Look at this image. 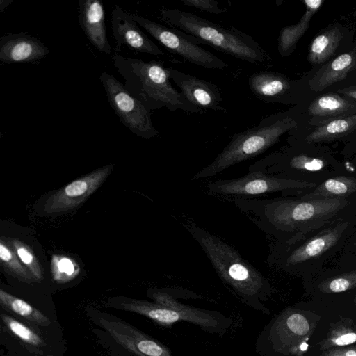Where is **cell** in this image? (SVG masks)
<instances>
[{
	"label": "cell",
	"instance_id": "obj_1",
	"mask_svg": "<svg viewBox=\"0 0 356 356\" xmlns=\"http://www.w3.org/2000/svg\"><path fill=\"white\" fill-rule=\"evenodd\" d=\"M227 201L277 244L291 243L328 222L356 214V196L316 200L282 196Z\"/></svg>",
	"mask_w": 356,
	"mask_h": 356
},
{
	"label": "cell",
	"instance_id": "obj_2",
	"mask_svg": "<svg viewBox=\"0 0 356 356\" xmlns=\"http://www.w3.org/2000/svg\"><path fill=\"white\" fill-rule=\"evenodd\" d=\"M356 226V214L328 222L289 243H272L269 266L309 279L341 250Z\"/></svg>",
	"mask_w": 356,
	"mask_h": 356
},
{
	"label": "cell",
	"instance_id": "obj_3",
	"mask_svg": "<svg viewBox=\"0 0 356 356\" xmlns=\"http://www.w3.org/2000/svg\"><path fill=\"white\" fill-rule=\"evenodd\" d=\"M185 226L221 280L248 304L262 309L261 301L267 300L273 292L262 273L216 234L194 223Z\"/></svg>",
	"mask_w": 356,
	"mask_h": 356
},
{
	"label": "cell",
	"instance_id": "obj_4",
	"mask_svg": "<svg viewBox=\"0 0 356 356\" xmlns=\"http://www.w3.org/2000/svg\"><path fill=\"white\" fill-rule=\"evenodd\" d=\"M248 170L316 185L332 176L350 171L327 147L298 139L256 161Z\"/></svg>",
	"mask_w": 356,
	"mask_h": 356
},
{
	"label": "cell",
	"instance_id": "obj_5",
	"mask_svg": "<svg viewBox=\"0 0 356 356\" xmlns=\"http://www.w3.org/2000/svg\"><path fill=\"white\" fill-rule=\"evenodd\" d=\"M111 58L126 89L150 111L165 107L170 111L200 112L172 86L168 68L161 63L120 54L112 55Z\"/></svg>",
	"mask_w": 356,
	"mask_h": 356
},
{
	"label": "cell",
	"instance_id": "obj_6",
	"mask_svg": "<svg viewBox=\"0 0 356 356\" xmlns=\"http://www.w3.org/2000/svg\"><path fill=\"white\" fill-rule=\"evenodd\" d=\"M161 19L170 27L192 36L199 44L251 63L271 60L267 52L252 37L238 29L225 27L192 13L163 8Z\"/></svg>",
	"mask_w": 356,
	"mask_h": 356
},
{
	"label": "cell",
	"instance_id": "obj_7",
	"mask_svg": "<svg viewBox=\"0 0 356 356\" xmlns=\"http://www.w3.org/2000/svg\"><path fill=\"white\" fill-rule=\"evenodd\" d=\"M298 126L289 112L264 118L258 124L234 134L227 145L206 167L195 173L193 181L207 179L239 163L253 159L275 145L281 136Z\"/></svg>",
	"mask_w": 356,
	"mask_h": 356
},
{
	"label": "cell",
	"instance_id": "obj_8",
	"mask_svg": "<svg viewBox=\"0 0 356 356\" xmlns=\"http://www.w3.org/2000/svg\"><path fill=\"white\" fill-rule=\"evenodd\" d=\"M156 303L130 298H116L110 302L111 307L143 315L163 325L185 321L195 324L204 330L220 332L227 328L232 321L220 312L205 311L179 303L169 294L154 292Z\"/></svg>",
	"mask_w": 356,
	"mask_h": 356
},
{
	"label": "cell",
	"instance_id": "obj_9",
	"mask_svg": "<svg viewBox=\"0 0 356 356\" xmlns=\"http://www.w3.org/2000/svg\"><path fill=\"white\" fill-rule=\"evenodd\" d=\"M316 186L315 184L268 175L260 170H248L246 175L238 178L211 181L206 186V189L209 195L229 200L257 199L275 193H280L283 197L297 196Z\"/></svg>",
	"mask_w": 356,
	"mask_h": 356
},
{
	"label": "cell",
	"instance_id": "obj_10",
	"mask_svg": "<svg viewBox=\"0 0 356 356\" xmlns=\"http://www.w3.org/2000/svg\"><path fill=\"white\" fill-rule=\"evenodd\" d=\"M99 79L110 106L123 125L143 138H151L159 134L153 125L151 111L133 96L123 83L107 72H102Z\"/></svg>",
	"mask_w": 356,
	"mask_h": 356
},
{
	"label": "cell",
	"instance_id": "obj_11",
	"mask_svg": "<svg viewBox=\"0 0 356 356\" xmlns=\"http://www.w3.org/2000/svg\"><path fill=\"white\" fill-rule=\"evenodd\" d=\"M133 19L152 37L170 52L194 65L215 70H224L227 64L211 52L200 47L191 35L170 26H165L137 14Z\"/></svg>",
	"mask_w": 356,
	"mask_h": 356
},
{
	"label": "cell",
	"instance_id": "obj_12",
	"mask_svg": "<svg viewBox=\"0 0 356 356\" xmlns=\"http://www.w3.org/2000/svg\"><path fill=\"white\" fill-rule=\"evenodd\" d=\"M320 319L319 315L311 311L286 309L278 316L272 329L275 348L282 354L303 356Z\"/></svg>",
	"mask_w": 356,
	"mask_h": 356
},
{
	"label": "cell",
	"instance_id": "obj_13",
	"mask_svg": "<svg viewBox=\"0 0 356 356\" xmlns=\"http://www.w3.org/2000/svg\"><path fill=\"white\" fill-rule=\"evenodd\" d=\"M98 322L115 341L137 356H174L165 346L123 321L106 315Z\"/></svg>",
	"mask_w": 356,
	"mask_h": 356
},
{
	"label": "cell",
	"instance_id": "obj_14",
	"mask_svg": "<svg viewBox=\"0 0 356 356\" xmlns=\"http://www.w3.org/2000/svg\"><path fill=\"white\" fill-rule=\"evenodd\" d=\"M112 168L113 165L105 166L60 188L47 200L44 211L51 213L77 207L97 190Z\"/></svg>",
	"mask_w": 356,
	"mask_h": 356
},
{
	"label": "cell",
	"instance_id": "obj_15",
	"mask_svg": "<svg viewBox=\"0 0 356 356\" xmlns=\"http://www.w3.org/2000/svg\"><path fill=\"white\" fill-rule=\"evenodd\" d=\"M111 29L115 41L112 55L119 54L123 45L134 51L156 56L163 54L162 50L144 33L133 19L131 13L118 5L112 10Z\"/></svg>",
	"mask_w": 356,
	"mask_h": 356
},
{
	"label": "cell",
	"instance_id": "obj_16",
	"mask_svg": "<svg viewBox=\"0 0 356 356\" xmlns=\"http://www.w3.org/2000/svg\"><path fill=\"white\" fill-rule=\"evenodd\" d=\"M299 83L282 73L263 71L252 74L248 86L254 96L267 103L295 104Z\"/></svg>",
	"mask_w": 356,
	"mask_h": 356
},
{
	"label": "cell",
	"instance_id": "obj_17",
	"mask_svg": "<svg viewBox=\"0 0 356 356\" xmlns=\"http://www.w3.org/2000/svg\"><path fill=\"white\" fill-rule=\"evenodd\" d=\"M167 68L170 79L179 87L185 98L200 111H226L222 106L221 92L215 84L174 68Z\"/></svg>",
	"mask_w": 356,
	"mask_h": 356
},
{
	"label": "cell",
	"instance_id": "obj_18",
	"mask_svg": "<svg viewBox=\"0 0 356 356\" xmlns=\"http://www.w3.org/2000/svg\"><path fill=\"white\" fill-rule=\"evenodd\" d=\"M49 53L39 39L26 33H9L0 38V61L3 63H35Z\"/></svg>",
	"mask_w": 356,
	"mask_h": 356
},
{
	"label": "cell",
	"instance_id": "obj_19",
	"mask_svg": "<svg viewBox=\"0 0 356 356\" xmlns=\"http://www.w3.org/2000/svg\"><path fill=\"white\" fill-rule=\"evenodd\" d=\"M78 19L91 44L99 52L110 55L113 50L108 40L105 10L100 0H79Z\"/></svg>",
	"mask_w": 356,
	"mask_h": 356
},
{
	"label": "cell",
	"instance_id": "obj_20",
	"mask_svg": "<svg viewBox=\"0 0 356 356\" xmlns=\"http://www.w3.org/2000/svg\"><path fill=\"white\" fill-rule=\"evenodd\" d=\"M307 111L309 122L318 127L333 120L356 114V100L327 92L316 97Z\"/></svg>",
	"mask_w": 356,
	"mask_h": 356
},
{
	"label": "cell",
	"instance_id": "obj_21",
	"mask_svg": "<svg viewBox=\"0 0 356 356\" xmlns=\"http://www.w3.org/2000/svg\"><path fill=\"white\" fill-rule=\"evenodd\" d=\"M318 293L339 294L356 290V268L325 266L305 280Z\"/></svg>",
	"mask_w": 356,
	"mask_h": 356
},
{
	"label": "cell",
	"instance_id": "obj_22",
	"mask_svg": "<svg viewBox=\"0 0 356 356\" xmlns=\"http://www.w3.org/2000/svg\"><path fill=\"white\" fill-rule=\"evenodd\" d=\"M356 62V48L323 64L309 81L312 90L320 92L345 79Z\"/></svg>",
	"mask_w": 356,
	"mask_h": 356
},
{
	"label": "cell",
	"instance_id": "obj_23",
	"mask_svg": "<svg viewBox=\"0 0 356 356\" xmlns=\"http://www.w3.org/2000/svg\"><path fill=\"white\" fill-rule=\"evenodd\" d=\"M356 196V171L332 176L314 188L295 196L301 200L348 198Z\"/></svg>",
	"mask_w": 356,
	"mask_h": 356
},
{
	"label": "cell",
	"instance_id": "obj_24",
	"mask_svg": "<svg viewBox=\"0 0 356 356\" xmlns=\"http://www.w3.org/2000/svg\"><path fill=\"white\" fill-rule=\"evenodd\" d=\"M324 1L305 0L306 10L299 22L294 25L284 27L278 37V52L282 56H288L296 48L297 43L307 30L314 15L318 11Z\"/></svg>",
	"mask_w": 356,
	"mask_h": 356
},
{
	"label": "cell",
	"instance_id": "obj_25",
	"mask_svg": "<svg viewBox=\"0 0 356 356\" xmlns=\"http://www.w3.org/2000/svg\"><path fill=\"white\" fill-rule=\"evenodd\" d=\"M343 29L338 25L324 29L311 42L308 60L312 65H321L327 62L336 53L344 38Z\"/></svg>",
	"mask_w": 356,
	"mask_h": 356
},
{
	"label": "cell",
	"instance_id": "obj_26",
	"mask_svg": "<svg viewBox=\"0 0 356 356\" xmlns=\"http://www.w3.org/2000/svg\"><path fill=\"white\" fill-rule=\"evenodd\" d=\"M356 129V114L333 120L297 138L308 144L321 145L345 138Z\"/></svg>",
	"mask_w": 356,
	"mask_h": 356
},
{
	"label": "cell",
	"instance_id": "obj_27",
	"mask_svg": "<svg viewBox=\"0 0 356 356\" xmlns=\"http://www.w3.org/2000/svg\"><path fill=\"white\" fill-rule=\"evenodd\" d=\"M356 343V323L346 317L332 323L325 337L319 343V350L323 352L330 349L348 346Z\"/></svg>",
	"mask_w": 356,
	"mask_h": 356
},
{
	"label": "cell",
	"instance_id": "obj_28",
	"mask_svg": "<svg viewBox=\"0 0 356 356\" xmlns=\"http://www.w3.org/2000/svg\"><path fill=\"white\" fill-rule=\"evenodd\" d=\"M0 302L8 310L38 325L47 326L51 323L50 320L40 311L3 289H0Z\"/></svg>",
	"mask_w": 356,
	"mask_h": 356
},
{
	"label": "cell",
	"instance_id": "obj_29",
	"mask_svg": "<svg viewBox=\"0 0 356 356\" xmlns=\"http://www.w3.org/2000/svg\"><path fill=\"white\" fill-rule=\"evenodd\" d=\"M327 266L343 268H356V226L341 250Z\"/></svg>",
	"mask_w": 356,
	"mask_h": 356
},
{
	"label": "cell",
	"instance_id": "obj_30",
	"mask_svg": "<svg viewBox=\"0 0 356 356\" xmlns=\"http://www.w3.org/2000/svg\"><path fill=\"white\" fill-rule=\"evenodd\" d=\"M1 319L8 328L24 342L33 346H41V338L29 327L10 316L2 314Z\"/></svg>",
	"mask_w": 356,
	"mask_h": 356
},
{
	"label": "cell",
	"instance_id": "obj_31",
	"mask_svg": "<svg viewBox=\"0 0 356 356\" xmlns=\"http://www.w3.org/2000/svg\"><path fill=\"white\" fill-rule=\"evenodd\" d=\"M13 245L21 261L26 266L33 275L37 279H41L42 271L35 257L29 248L18 240L13 241Z\"/></svg>",
	"mask_w": 356,
	"mask_h": 356
},
{
	"label": "cell",
	"instance_id": "obj_32",
	"mask_svg": "<svg viewBox=\"0 0 356 356\" xmlns=\"http://www.w3.org/2000/svg\"><path fill=\"white\" fill-rule=\"evenodd\" d=\"M0 259L5 265L22 279L29 281L31 276L19 261L16 255L2 241L0 243Z\"/></svg>",
	"mask_w": 356,
	"mask_h": 356
},
{
	"label": "cell",
	"instance_id": "obj_33",
	"mask_svg": "<svg viewBox=\"0 0 356 356\" xmlns=\"http://www.w3.org/2000/svg\"><path fill=\"white\" fill-rule=\"evenodd\" d=\"M52 269L54 279L58 281L72 278L75 271L74 265L71 259L57 256L53 258Z\"/></svg>",
	"mask_w": 356,
	"mask_h": 356
},
{
	"label": "cell",
	"instance_id": "obj_34",
	"mask_svg": "<svg viewBox=\"0 0 356 356\" xmlns=\"http://www.w3.org/2000/svg\"><path fill=\"white\" fill-rule=\"evenodd\" d=\"M186 6L193 7L201 11L219 15L226 12V9L220 8L215 0H181Z\"/></svg>",
	"mask_w": 356,
	"mask_h": 356
},
{
	"label": "cell",
	"instance_id": "obj_35",
	"mask_svg": "<svg viewBox=\"0 0 356 356\" xmlns=\"http://www.w3.org/2000/svg\"><path fill=\"white\" fill-rule=\"evenodd\" d=\"M320 356H356V346H345L323 351Z\"/></svg>",
	"mask_w": 356,
	"mask_h": 356
},
{
	"label": "cell",
	"instance_id": "obj_36",
	"mask_svg": "<svg viewBox=\"0 0 356 356\" xmlns=\"http://www.w3.org/2000/svg\"><path fill=\"white\" fill-rule=\"evenodd\" d=\"M340 94L343 96L353 99L356 100V87L346 88L338 90Z\"/></svg>",
	"mask_w": 356,
	"mask_h": 356
},
{
	"label": "cell",
	"instance_id": "obj_37",
	"mask_svg": "<svg viewBox=\"0 0 356 356\" xmlns=\"http://www.w3.org/2000/svg\"><path fill=\"white\" fill-rule=\"evenodd\" d=\"M349 165L350 167H351V170H354V171H356V156L352 159Z\"/></svg>",
	"mask_w": 356,
	"mask_h": 356
},
{
	"label": "cell",
	"instance_id": "obj_38",
	"mask_svg": "<svg viewBox=\"0 0 356 356\" xmlns=\"http://www.w3.org/2000/svg\"><path fill=\"white\" fill-rule=\"evenodd\" d=\"M353 304L356 307V293H355V295L353 296Z\"/></svg>",
	"mask_w": 356,
	"mask_h": 356
},
{
	"label": "cell",
	"instance_id": "obj_39",
	"mask_svg": "<svg viewBox=\"0 0 356 356\" xmlns=\"http://www.w3.org/2000/svg\"><path fill=\"white\" fill-rule=\"evenodd\" d=\"M355 70H356V62H355V65H353V68L351 69L350 72H353V71H354Z\"/></svg>",
	"mask_w": 356,
	"mask_h": 356
}]
</instances>
